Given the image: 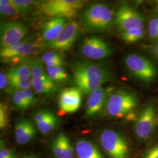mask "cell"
I'll return each mask as SVG.
<instances>
[{
	"mask_svg": "<svg viewBox=\"0 0 158 158\" xmlns=\"http://www.w3.org/2000/svg\"><path fill=\"white\" fill-rule=\"evenodd\" d=\"M8 79H17L29 82L32 80V73L29 59L12 67L8 72Z\"/></svg>",
	"mask_w": 158,
	"mask_h": 158,
	"instance_id": "20",
	"label": "cell"
},
{
	"mask_svg": "<svg viewBox=\"0 0 158 158\" xmlns=\"http://www.w3.org/2000/svg\"><path fill=\"white\" fill-rule=\"evenodd\" d=\"M52 151L56 158H74L73 149L68 137L60 133L51 145Z\"/></svg>",
	"mask_w": 158,
	"mask_h": 158,
	"instance_id": "16",
	"label": "cell"
},
{
	"mask_svg": "<svg viewBox=\"0 0 158 158\" xmlns=\"http://www.w3.org/2000/svg\"><path fill=\"white\" fill-rule=\"evenodd\" d=\"M8 107L4 103L1 102L0 104V128L4 130L8 124Z\"/></svg>",
	"mask_w": 158,
	"mask_h": 158,
	"instance_id": "29",
	"label": "cell"
},
{
	"mask_svg": "<svg viewBox=\"0 0 158 158\" xmlns=\"http://www.w3.org/2000/svg\"><path fill=\"white\" fill-rule=\"evenodd\" d=\"M0 158H16L15 153L11 149L6 148L3 142L1 141Z\"/></svg>",
	"mask_w": 158,
	"mask_h": 158,
	"instance_id": "32",
	"label": "cell"
},
{
	"mask_svg": "<svg viewBox=\"0 0 158 158\" xmlns=\"http://www.w3.org/2000/svg\"><path fill=\"white\" fill-rule=\"evenodd\" d=\"M8 77L7 74L1 71L0 73V89L1 90H3L8 85Z\"/></svg>",
	"mask_w": 158,
	"mask_h": 158,
	"instance_id": "35",
	"label": "cell"
},
{
	"mask_svg": "<svg viewBox=\"0 0 158 158\" xmlns=\"http://www.w3.org/2000/svg\"><path fill=\"white\" fill-rule=\"evenodd\" d=\"M32 77L33 78L40 79H50L48 76L44 66V62L41 58L29 59Z\"/></svg>",
	"mask_w": 158,
	"mask_h": 158,
	"instance_id": "23",
	"label": "cell"
},
{
	"mask_svg": "<svg viewBox=\"0 0 158 158\" xmlns=\"http://www.w3.org/2000/svg\"><path fill=\"white\" fill-rule=\"evenodd\" d=\"M113 18V10L107 4L96 3L91 5L83 12L81 21L87 31L97 32L107 28Z\"/></svg>",
	"mask_w": 158,
	"mask_h": 158,
	"instance_id": "2",
	"label": "cell"
},
{
	"mask_svg": "<svg viewBox=\"0 0 158 158\" xmlns=\"http://www.w3.org/2000/svg\"><path fill=\"white\" fill-rule=\"evenodd\" d=\"M82 102V92L76 87L64 89L59 97V107L62 114H72L79 110Z\"/></svg>",
	"mask_w": 158,
	"mask_h": 158,
	"instance_id": "12",
	"label": "cell"
},
{
	"mask_svg": "<svg viewBox=\"0 0 158 158\" xmlns=\"http://www.w3.org/2000/svg\"><path fill=\"white\" fill-rule=\"evenodd\" d=\"M75 152L78 158H104L98 148L91 142L80 139L76 142Z\"/></svg>",
	"mask_w": 158,
	"mask_h": 158,
	"instance_id": "18",
	"label": "cell"
},
{
	"mask_svg": "<svg viewBox=\"0 0 158 158\" xmlns=\"http://www.w3.org/2000/svg\"><path fill=\"white\" fill-rule=\"evenodd\" d=\"M109 90L102 87L92 91L89 94L87 101L85 115L87 117H91L100 112L107 103Z\"/></svg>",
	"mask_w": 158,
	"mask_h": 158,
	"instance_id": "13",
	"label": "cell"
},
{
	"mask_svg": "<svg viewBox=\"0 0 158 158\" xmlns=\"http://www.w3.org/2000/svg\"><path fill=\"white\" fill-rule=\"evenodd\" d=\"M145 35V31L143 28H135L122 32V39L125 42L132 44L142 40Z\"/></svg>",
	"mask_w": 158,
	"mask_h": 158,
	"instance_id": "25",
	"label": "cell"
},
{
	"mask_svg": "<svg viewBox=\"0 0 158 158\" xmlns=\"http://www.w3.org/2000/svg\"><path fill=\"white\" fill-rule=\"evenodd\" d=\"M22 91H23V95L29 103L31 106H34L37 102V100L34 96V93H32V91L30 90L29 89H27V90H22Z\"/></svg>",
	"mask_w": 158,
	"mask_h": 158,
	"instance_id": "33",
	"label": "cell"
},
{
	"mask_svg": "<svg viewBox=\"0 0 158 158\" xmlns=\"http://www.w3.org/2000/svg\"><path fill=\"white\" fill-rule=\"evenodd\" d=\"M153 52L155 56L158 59V42H156L152 48Z\"/></svg>",
	"mask_w": 158,
	"mask_h": 158,
	"instance_id": "36",
	"label": "cell"
},
{
	"mask_svg": "<svg viewBox=\"0 0 158 158\" xmlns=\"http://www.w3.org/2000/svg\"><path fill=\"white\" fill-rule=\"evenodd\" d=\"M40 46L38 44L34 42L32 39L28 42L21 46L15 51L12 55L11 57L6 63H20L27 60V59L38 50Z\"/></svg>",
	"mask_w": 158,
	"mask_h": 158,
	"instance_id": "19",
	"label": "cell"
},
{
	"mask_svg": "<svg viewBox=\"0 0 158 158\" xmlns=\"http://www.w3.org/2000/svg\"><path fill=\"white\" fill-rule=\"evenodd\" d=\"M66 19L57 17L52 19L45 23L42 30V38L47 43L56 39L64 28Z\"/></svg>",
	"mask_w": 158,
	"mask_h": 158,
	"instance_id": "17",
	"label": "cell"
},
{
	"mask_svg": "<svg viewBox=\"0 0 158 158\" xmlns=\"http://www.w3.org/2000/svg\"><path fill=\"white\" fill-rule=\"evenodd\" d=\"M102 147L110 158H128L130 148L124 136L114 130H104L100 135Z\"/></svg>",
	"mask_w": 158,
	"mask_h": 158,
	"instance_id": "5",
	"label": "cell"
},
{
	"mask_svg": "<svg viewBox=\"0 0 158 158\" xmlns=\"http://www.w3.org/2000/svg\"><path fill=\"white\" fill-rule=\"evenodd\" d=\"M34 119L38 130L44 134L52 131L58 123V119L54 114L44 110H40L35 113Z\"/></svg>",
	"mask_w": 158,
	"mask_h": 158,
	"instance_id": "14",
	"label": "cell"
},
{
	"mask_svg": "<svg viewBox=\"0 0 158 158\" xmlns=\"http://www.w3.org/2000/svg\"><path fill=\"white\" fill-rule=\"evenodd\" d=\"M32 86L35 91L41 94H49L56 90V85L51 80L32 78Z\"/></svg>",
	"mask_w": 158,
	"mask_h": 158,
	"instance_id": "21",
	"label": "cell"
},
{
	"mask_svg": "<svg viewBox=\"0 0 158 158\" xmlns=\"http://www.w3.org/2000/svg\"><path fill=\"white\" fill-rule=\"evenodd\" d=\"M80 25L76 21L67 23L62 32L56 40L46 44L48 47L56 51H65L70 49L79 36Z\"/></svg>",
	"mask_w": 158,
	"mask_h": 158,
	"instance_id": "11",
	"label": "cell"
},
{
	"mask_svg": "<svg viewBox=\"0 0 158 158\" xmlns=\"http://www.w3.org/2000/svg\"><path fill=\"white\" fill-rule=\"evenodd\" d=\"M84 3L81 0H48L44 1L40 8L48 15L71 18L77 15Z\"/></svg>",
	"mask_w": 158,
	"mask_h": 158,
	"instance_id": "6",
	"label": "cell"
},
{
	"mask_svg": "<svg viewBox=\"0 0 158 158\" xmlns=\"http://www.w3.org/2000/svg\"><path fill=\"white\" fill-rule=\"evenodd\" d=\"M142 158H158V144L149 149Z\"/></svg>",
	"mask_w": 158,
	"mask_h": 158,
	"instance_id": "34",
	"label": "cell"
},
{
	"mask_svg": "<svg viewBox=\"0 0 158 158\" xmlns=\"http://www.w3.org/2000/svg\"><path fill=\"white\" fill-rule=\"evenodd\" d=\"M12 102L16 107L21 110H26L31 105L23 96L22 90H18L11 93Z\"/></svg>",
	"mask_w": 158,
	"mask_h": 158,
	"instance_id": "26",
	"label": "cell"
},
{
	"mask_svg": "<svg viewBox=\"0 0 158 158\" xmlns=\"http://www.w3.org/2000/svg\"><path fill=\"white\" fill-rule=\"evenodd\" d=\"M28 32V28L22 23L10 21L2 23L1 26V49L25 39Z\"/></svg>",
	"mask_w": 158,
	"mask_h": 158,
	"instance_id": "10",
	"label": "cell"
},
{
	"mask_svg": "<svg viewBox=\"0 0 158 158\" xmlns=\"http://www.w3.org/2000/svg\"><path fill=\"white\" fill-rule=\"evenodd\" d=\"M46 72L53 82L57 83H65L68 82L69 79V74L63 66L53 68L46 67Z\"/></svg>",
	"mask_w": 158,
	"mask_h": 158,
	"instance_id": "22",
	"label": "cell"
},
{
	"mask_svg": "<svg viewBox=\"0 0 158 158\" xmlns=\"http://www.w3.org/2000/svg\"><path fill=\"white\" fill-rule=\"evenodd\" d=\"M63 58L62 56L56 52L54 51H49L45 53L41 58L42 62L45 64L46 62L55 60L57 59H60Z\"/></svg>",
	"mask_w": 158,
	"mask_h": 158,
	"instance_id": "31",
	"label": "cell"
},
{
	"mask_svg": "<svg viewBox=\"0 0 158 158\" xmlns=\"http://www.w3.org/2000/svg\"><path fill=\"white\" fill-rule=\"evenodd\" d=\"M31 40H32V38L27 37L23 40L17 41L11 45L6 46L5 48L1 49L0 57L1 61H2L3 62H6L11 57L12 55L18 48H19L21 46L24 45L25 43L28 42Z\"/></svg>",
	"mask_w": 158,
	"mask_h": 158,
	"instance_id": "24",
	"label": "cell"
},
{
	"mask_svg": "<svg viewBox=\"0 0 158 158\" xmlns=\"http://www.w3.org/2000/svg\"><path fill=\"white\" fill-rule=\"evenodd\" d=\"M25 158H37L36 157H35V156H27V157H26Z\"/></svg>",
	"mask_w": 158,
	"mask_h": 158,
	"instance_id": "37",
	"label": "cell"
},
{
	"mask_svg": "<svg viewBox=\"0 0 158 158\" xmlns=\"http://www.w3.org/2000/svg\"><path fill=\"white\" fill-rule=\"evenodd\" d=\"M10 1L19 15H26L35 2L31 0H10Z\"/></svg>",
	"mask_w": 158,
	"mask_h": 158,
	"instance_id": "27",
	"label": "cell"
},
{
	"mask_svg": "<svg viewBox=\"0 0 158 158\" xmlns=\"http://www.w3.org/2000/svg\"><path fill=\"white\" fill-rule=\"evenodd\" d=\"M72 69L74 83L85 94H90L113 78L107 68L89 61L80 60L74 63Z\"/></svg>",
	"mask_w": 158,
	"mask_h": 158,
	"instance_id": "1",
	"label": "cell"
},
{
	"mask_svg": "<svg viewBox=\"0 0 158 158\" xmlns=\"http://www.w3.org/2000/svg\"><path fill=\"white\" fill-rule=\"evenodd\" d=\"M157 123L156 110L151 106L144 108L139 114L135 124V132L138 138L147 139L152 135Z\"/></svg>",
	"mask_w": 158,
	"mask_h": 158,
	"instance_id": "8",
	"label": "cell"
},
{
	"mask_svg": "<svg viewBox=\"0 0 158 158\" xmlns=\"http://www.w3.org/2000/svg\"><path fill=\"white\" fill-rule=\"evenodd\" d=\"M0 12L1 16L3 17L16 18L19 16L10 0L0 1Z\"/></svg>",
	"mask_w": 158,
	"mask_h": 158,
	"instance_id": "28",
	"label": "cell"
},
{
	"mask_svg": "<svg viewBox=\"0 0 158 158\" xmlns=\"http://www.w3.org/2000/svg\"><path fill=\"white\" fill-rule=\"evenodd\" d=\"M80 52L84 56L91 60H102L112 53L110 45L102 38L93 36L85 38L80 46Z\"/></svg>",
	"mask_w": 158,
	"mask_h": 158,
	"instance_id": "7",
	"label": "cell"
},
{
	"mask_svg": "<svg viewBox=\"0 0 158 158\" xmlns=\"http://www.w3.org/2000/svg\"><path fill=\"white\" fill-rule=\"evenodd\" d=\"M157 10H158V6H157Z\"/></svg>",
	"mask_w": 158,
	"mask_h": 158,
	"instance_id": "38",
	"label": "cell"
},
{
	"mask_svg": "<svg viewBox=\"0 0 158 158\" xmlns=\"http://www.w3.org/2000/svg\"><path fill=\"white\" fill-rule=\"evenodd\" d=\"M36 134L32 123L28 119H21L15 125V138L18 145H24L31 141Z\"/></svg>",
	"mask_w": 158,
	"mask_h": 158,
	"instance_id": "15",
	"label": "cell"
},
{
	"mask_svg": "<svg viewBox=\"0 0 158 158\" xmlns=\"http://www.w3.org/2000/svg\"><path fill=\"white\" fill-rule=\"evenodd\" d=\"M115 22L121 32L135 28H143L141 14L127 6H119L115 14Z\"/></svg>",
	"mask_w": 158,
	"mask_h": 158,
	"instance_id": "9",
	"label": "cell"
},
{
	"mask_svg": "<svg viewBox=\"0 0 158 158\" xmlns=\"http://www.w3.org/2000/svg\"><path fill=\"white\" fill-rule=\"evenodd\" d=\"M125 67L136 79L149 83L158 76V70L149 59L138 54H130L124 59Z\"/></svg>",
	"mask_w": 158,
	"mask_h": 158,
	"instance_id": "4",
	"label": "cell"
},
{
	"mask_svg": "<svg viewBox=\"0 0 158 158\" xmlns=\"http://www.w3.org/2000/svg\"><path fill=\"white\" fill-rule=\"evenodd\" d=\"M138 105L137 97L130 91L119 90L111 94L106 103L109 115L121 118L129 114Z\"/></svg>",
	"mask_w": 158,
	"mask_h": 158,
	"instance_id": "3",
	"label": "cell"
},
{
	"mask_svg": "<svg viewBox=\"0 0 158 158\" xmlns=\"http://www.w3.org/2000/svg\"><path fill=\"white\" fill-rule=\"evenodd\" d=\"M148 34L152 40H158V18H153L149 23Z\"/></svg>",
	"mask_w": 158,
	"mask_h": 158,
	"instance_id": "30",
	"label": "cell"
}]
</instances>
